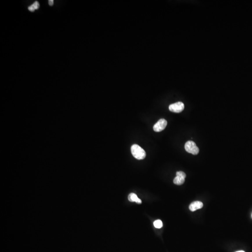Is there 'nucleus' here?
<instances>
[{
    "label": "nucleus",
    "mask_w": 252,
    "mask_h": 252,
    "mask_svg": "<svg viewBox=\"0 0 252 252\" xmlns=\"http://www.w3.org/2000/svg\"><path fill=\"white\" fill-rule=\"evenodd\" d=\"M131 151L133 157L138 160H142L146 157V152L138 145H133L131 148Z\"/></svg>",
    "instance_id": "nucleus-1"
},
{
    "label": "nucleus",
    "mask_w": 252,
    "mask_h": 252,
    "mask_svg": "<svg viewBox=\"0 0 252 252\" xmlns=\"http://www.w3.org/2000/svg\"><path fill=\"white\" fill-rule=\"evenodd\" d=\"M184 148L186 152L191 153L193 155H197L198 154L200 151V149L196 145V144L192 141L187 142L185 144Z\"/></svg>",
    "instance_id": "nucleus-2"
},
{
    "label": "nucleus",
    "mask_w": 252,
    "mask_h": 252,
    "mask_svg": "<svg viewBox=\"0 0 252 252\" xmlns=\"http://www.w3.org/2000/svg\"><path fill=\"white\" fill-rule=\"evenodd\" d=\"M168 108L170 111L178 113L183 111L184 108V105L183 102H178L174 104H171L169 106Z\"/></svg>",
    "instance_id": "nucleus-3"
},
{
    "label": "nucleus",
    "mask_w": 252,
    "mask_h": 252,
    "mask_svg": "<svg viewBox=\"0 0 252 252\" xmlns=\"http://www.w3.org/2000/svg\"><path fill=\"white\" fill-rule=\"evenodd\" d=\"M167 125V122L166 119H161L158 121L157 123L154 126L153 129L155 131L159 132L165 129Z\"/></svg>",
    "instance_id": "nucleus-4"
},
{
    "label": "nucleus",
    "mask_w": 252,
    "mask_h": 252,
    "mask_svg": "<svg viewBox=\"0 0 252 252\" xmlns=\"http://www.w3.org/2000/svg\"><path fill=\"white\" fill-rule=\"evenodd\" d=\"M203 206V204L202 202L198 201H196L193 202L189 206V209L191 211H194L198 209H201Z\"/></svg>",
    "instance_id": "nucleus-5"
},
{
    "label": "nucleus",
    "mask_w": 252,
    "mask_h": 252,
    "mask_svg": "<svg viewBox=\"0 0 252 252\" xmlns=\"http://www.w3.org/2000/svg\"><path fill=\"white\" fill-rule=\"evenodd\" d=\"M128 200L130 202H135L136 203L139 204L142 203V200L138 197L137 196L135 193H134L129 194V195L128 196Z\"/></svg>",
    "instance_id": "nucleus-6"
},
{
    "label": "nucleus",
    "mask_w": 252,
    "mask_h": 252,
    "mask_svg": "<svg viewBox=\"0 0 252 252\" xmlns=\"http://www.w3.org/2000/svg\"><path fill=\"white\" fill-rule=\"evenodd\" d=\"M185 182V178L182 177L177 176L174 179L173 182L175 184L177 185H180L183 184Z\"/></svg>",
    "instance_id": "nucleus-7"
},
{
    "label": "nucleus",
    "mask_w": 252,
    "mask_h": 252,
    "mask_svg": "<svg viewBox=\"0 0 252 252\" xmlns=\"http://www.w3.org/2000/svg\"><path fill=\"white\" fill-rule=\"evenodd\" d=\"M40 4L38 1H36L34 3L30 6H29L28 7V10L30 11L33 12L35 11L36 10H38V8H39Z\"/></svg>",
    "instance_id": "nucleus-8"
},
{
    "label": "nucleus",
    "mask_w": 252,
    "mask_h": 252,
    "mask_svg": "<svg viewBox=\"0 0 252 252\" xmlns=\"http://www.w3.org/2000/svg\"><path fill=\"white\" fill-rule=\"evenodd\" d=\"M154 226L157 228H161L163 226V222L161 220H158L154 221Z\"/></svg>",
    "instance_id": "nucleus-9"
},
{
    "label": "nucleus",
    "mask_w": 252,
    "mask_h": 252,
    "mask_svg": "<svg viewBox=\"0 0 252 252\" xmlns=\"http://www.w3.org/2000/svg\"><path fill=\"white\" fill-rule=\"evenodd\" d=\"M176 175H177V176L182 177L183 178H185V177H186V175L185 174V173L183 172V171H177V172L176 173Z\"/></svg>",
    "instance_id": "nucleus-10"
},
{
    "label": "nucleus",
    "mask_w": 252,
    "mask_h": 252,
    "mask_svg": "<svg viewBox=\"0 0 252 252\" xmlns=\"http://www.w3.org/2000/svg\"><path fill=\"white\" fill-rule=\"evenodd\" d=\"M54 4V1L53 0H49V4L50 6H52Z\"/></svg>",
    "instance_id": "nucleus-11"
},
{
    "label": "nucleus",
    "mask_w": 252,
    "mask_h": 252,
    "mask_svg": "<svg viewBox=\"0 0 252 252\" xmlns=\"http://www.w3.org/2000/svg\"><path fill=\"white\" fill-rule=\"evenodd\" d=\"M244 252V251H237V252Z\"/></svg>",
    "instance_id": "nucleus-12"
}]
</instances>
